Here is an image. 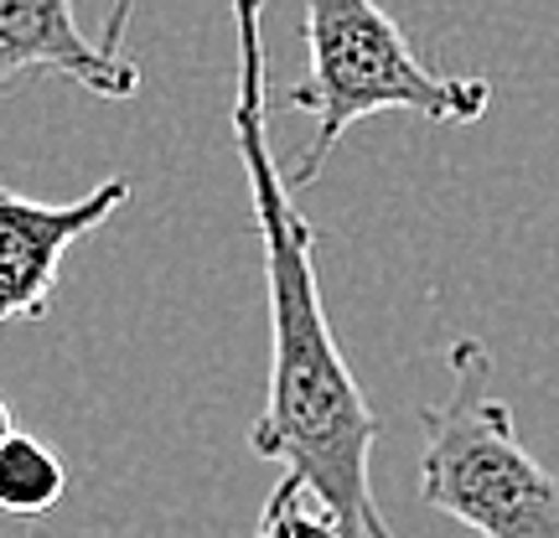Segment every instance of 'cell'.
Returning a JSON list of instances; mask_svg holds the SVG:
<instances>
[{
  "label": "cell",
  "instance_id": "cell-1",
  "mask_svg": "<svg viewBox=\"0 0 559 538\" xmlns=\"http://www.w3.org/2000/svg\"><path fill=\"white\" fill-rule=\"evenodd\" d=\"M234 32H239L234 145L249 177L264 290H270V399L249 430V445L264 461H285V471L300 477L317 507L337 518L342 538H394L368 477L379 419L326 326L317 270H311V223L290 202V187L270 151L264 0H234Z\"/></svg>",
  "mask_w": 559,
  "mask_h": 538
},
{
  "label": "cell",
  "instance_id": "cell-2",
  "mask_svg": "<svg viewBox=\"0 0 559 538\" xmlns=\"http://www.w3.org/2000/svg\"><path fill=\"white\" fill-rule=\"evenodd\" d=\"M306 79L290 83L275 104L311 115L317 135L296 160V187L317 181L347 130L383 109H409L436 124H477L492 104L487 79H451L415 58V47L379 0H306Z\"/></svg>",
  "mask_w": 559,
  "mask_h": 538
},
{
  "label": "cell",
  "instance_id": "cell-3",
  "mask_svg": "<svg viewBox=\"0 0 559 538\" xmlns=\"http://www.w3.org/2000/svg\"><path fill=\"white\" fill-rule=\"evenodd\" d=\"M451 399L419 404V498L481 538H559V481L528 456L513 409L487 394L492 352L477 337L445 347Z\"/></svg>",
  "mask_w": 559,
  "mask_h": 538
},
{
  "label": "cell",
  "instance_id": "cell-4",
  "mask_svg": "<svg viewBox=\"0 0 559 538\" xmlns=\"http://www.w3.org/2000/svg\"><path fill=\"white\" fill-rule=\"evenodd\" d=\"M130 181L109 177L79 202H26L0 187V326L41 321L58 296L68 249L130 202Z\"/></svg>",
  "mask_w": 559,
  "mask_h": 538
},
{
  "label": "cell",
  "instance_id": "cell-5",
  "mask_svg": "<svg viewBox=\"0 0 559 538\" xmlns=\"http://www.w3.org/2000/svg\"><path fill=\"white\" fill-rule=\"evenodd\" d=\"M130 0L104 21V37L88 41L73 21V0H0V88L21 73H58L99 99H130L140 68L120 52Z\"/></svg>",
  "mask_w": 559,
  "mask_h": 538
},
{
  "label": "cell",
  "instance_id": "cell-6",
  "mask_svg": "<svg viewBox=\"0 0 559 538\" xmlns=\"http://www.w3.org/2000/svg\"><path fill=\"white\" fill-rule=\"evenodd\" d=\"M62 492H68V471L52 456V445H41L37 435H11L0 445V513L37 518L58 507Z\"/></svg>",
  "mask_w": 559,
  "mask_h": 538
},
{
  "label": "cell",
  "instance_id": "cell-7",
  "mask_svg": "<svg viewBox=\"0 0 559 538\" xmlns=\"http://www.w3.org/2000/svg\"><path fill=\"white\" fill-rule=\"evenodd\" d=\"M254 538H342L337 518L326 507H306V487L300 477H280V487L270 492L260 513V534Z\"/></svg>",
  "mask_w": 559,
  "mask_h": 538
},
{
  "label": "cell",
  "instance_id": "cell-8",
  "mask_svg": "<svg viewBox=\"0 0 559 538\" xmlns=\"http://www.w3.org/2000/svg\"><path fill=\"white\" fill-rule=\"evenodd\" d=\"M16 435V425H11V409H5V399H0V445Z\"/></svg>",
  "mask_w": 559,
  "mask_h": 538
}]
</instances>
